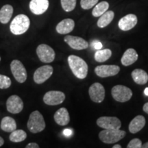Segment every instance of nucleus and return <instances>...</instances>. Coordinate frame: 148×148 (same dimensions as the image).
<instances>
[{"mask_svg": "<svg viewBox=\"0 0 148 148\" xmlns=\"http://www.w3.org/2000/svg\"><path fill=\"white\" fill-rule=\"evenodd\" d=\"M12 82L10 77L4 75L0 74V88L1 89H6L11 86Z\"/></svg>", "mask_w": 148, "mask_h": 148, "instance_id": "29", "label": "nucleus"}, {"mask_svg": "<svg viewBox=\"0 0 148 148\" xmlns=\"http://www.w3.org/2000/svg\"><path fill=\"white\" fill-rule=\"evenodd\" d=\"M99 0H81L80 5L84 10H89L97 4Z\"/></svg>", "mask_w": 148, "mask_h": 148, "instance_id": "30", "label": "nucleus"}, {"mask_svg": "<svg viewBox=\"0 0 148 148\" xmlns=\"http://www.w3.org/2000/svg\"><path fill=\"white\" fill-rule=\"evenodd\" d=\"M53 69L51 65L47 64L38 68L34 73V81L38 84H42L47 81L53 74Z\"/></svg>", "mask_w": 148, "mask_h": 148, "instance_id": "9", "label": "nucleus"}, {"mask_svg": "<svg viewBox=\"0 0 148 148\" xmlns=\"http://www.w3.org/2000/svg\"><path fill=\"white\" fill-rule=\"evenodd\" d=\"M88 93L90 99L95 103L102 102L105 98V89L100 83L95 82L90 86Z\"/></svg>", "mask_w": 148, "mask_h": 148, "instance_id": "11", "label": "nucleus"}, {"mask_svg": "<svg viewBox=\"0 0 148 148\" xmlns=\"http://www.w3.org/2000/svg\"><path fill=\"white\" fill-rule=\"evenodd\" d=\"M127 148H140L142 147V142L139 138H133L127 145Z\"/></svg>", "mask_w": 148, "mask_h": 148, "instance_id": "31", "label": "nucleus"}, {"mask_svg": "<svg viewBox=\"0 0 148 148\" xmlns=\"http://www.w3.org/2000/svg\"><path fill=\"white\" fill-rule=\"evenodd\" d=\"M75 27V22L71 18H65L56 25V32L60 34H69L73 31Z\"/></svg>", "mask_w": 148, "mask_h": 148, "instance_id": "17", "label": "nucleus"}, {"mask_svg": "<svg viewBox=\"0 0 148 148\" xmlns=\"http://www.w3.org/2000/svg\"><path fill=\"white\" fill-rule=\"evenodd\" d=\"M30 25V20L25 14H18L12 20L10 25V32L14 35H21L27 32Z\"/></svg>", "mask_w": 148, "mask_h": 148, "instance_id": "2", "label": "nucleus"}, {"mask_svg": "<svg viewBox=\"0 0 148 148\" xmlns=\"http://www.w3.org/2000/svg\"><path fill=\"white\" fill-rule=\"evenodd\" d=\"M3 143H4V140H3V138L2 137L0 136V147L2 146L3 145Z\"/></svg>", "mask_w": 148, "mask_h": 148, "instance_id": "36", "label": "nucleus"}, {"mask_svg": "<svg viewBox=\"0 0 148 148\" xmlns=\"http://www.w3.org/2000/svg\"><path fill=\"white\" fill-rule=\"evenodd\" d=\"M1 128L6 132H12L16 129L15 120L10 116H5L1 121Z\"/></svg>", "mask_w": 148, "mask_h": 148, "instance_id": "23", "label": "nucleus"}, {"mask_svg": "<svg viewBox=\"0 0 148 148\" xmlns=\"http://www.w3.org/2000/svg\"><path fill=\"white\" fill-rule=\"evenodd\" d=\"M27 125L29 130L34 134L42 132L45 128L43 116L38 110L33 111L30 114Z\"/></svg>", "mask_w": 148, "mask_h": 148, "instance_id": "3", "label": "nucleus"}, {"mask_svg": "<svg viewBox=\"0 0 148 148\" xmlns=\"http://www.w3.org/2000/svg\"><path fill=\"white\" fill-rule=\"evenodd\" d=\"M111 94L114 100L119 102H125L131 99L132 91L123 85H116L111 90Z\"/></svg>", "mask_w": 148, "mask_h": 148, "instance_id": "5", "label": "nucleus"}, {"mask_svg": "<svg viewBox=\"0 0 148 148\" xmlns=\"http://www.w3.org/2000/svg\"><path fill=\"white\" fill-rule=\"evenodd\" d=\"M53 118H54L56 123L57 124L62 125V126L67 125L70 121L69 112H68L67 109H66L65 108H61L58 109L55 112Z\"/></svg>", "mask_w": 148, "mask_h": 148, "instance_id": "18", "label": "nucleus"}, {"mask_svg": "<svg viewBox=\"0 0 148 148\" xmlns=\"http://www.w3.org/2000/svg\"><path fill=\"white\" fill-rule=\"evenodd\" d=\"M10 69L12 75L16 81L23 83L27 79V71L21 61L14 60L10 63Z\"/></svg>", "mask_w": 148, "mask_h": 148, "instance_id": "7", "label": "nucleus"}, {"mask_svg": "<svg viewBox=\"0 0 148 148\" xmlns=\"http://www.w3.org/2000/svg\"><path fill=\"white\" fill-rule=\"evenodd\" d=\"M137 22V16L134 14H128L119 20L118 26L122 31H128L136 26Z\"/></svg>", "mask_w": 148, "mask_h": 148, "instance_id": "15", "label": "nucleus"}, {"mask_svg": "<svg viewBox=\"0 0 148 148\" xmlns=\"http://www.w3.org/2000/svg\"><path fill=\"white\" fill-rule=\"evenodd\" d=\"M109 8V3L107 1H101L97 3L92 11V16L95 17H99L101 15L106 12Z\"/></svg>", "mask_w": 148, "mask_h": 148, "instance_id": "25", "label": "nucleus"}, {"mask_svg": "<svg viewBox=\"0 0 148 148\" xmlns=\"http://www.w3.org/2000/svg\"><path fill=\"white\" fill-rule=\"evenodd\" d=\"M36 54L39 60L45 63H50L55 59L56 53L50 46L41 44L36 48Z\"/></svg>", "mask_w": 148, "mask_h": 148, "instance_id": "6", "label": "nucleus"}, {"mask_svg": "<svg viewBox=\"0 0 148 148\" xmlns=\"http://www.w3.org/2000/svg\"><path fill=\"white\" fill-rule=\"evenodd\" d=\"M143 110L145 112H146V113L148 114V102L145 103V104H144V106L143 107Z\"/></svg>", "mask_w": 148, "mask_h": 148, "instance_id": "35", "label": "nucleus"}, {"mask_svg": "<svg viewBox=\"0 0 148 148\" xmlns=\"http://www.w3.org/2000/svg\"><path fill=\"white\" fill-rule=\"evenodd\" d=\"M138 60V53L132 48L127 49L121 58V64L124 66H130Z\"/></svg>", "mask_w": 148, "mask_h": 148, "instance_id": "20", "label": "nucleus"}, {"mask_svg": "<svg viewBox=\"0 0 148 148\" xmlns=\"http://www.w3.org/2000/svg\"><path fill=\"white\" fill-rule=\"evenodd\" d=\"M49 5V0H31L29 6L33 14L40 15L47 11Z\"/></svg>", "mask_w": 148, "mask_h": 148, "instance_id": "16", "label": "nucleus"}, {"mask_svg": "<svg viewBox=\"0 0 148 148\" xmlns=\"http://www.w3.org/2000/svg\"><path fill=\"white\" fill-rule=\"evenodd\" d=\"M0 60H1V57H0Z\"/></svg>", "mask_w": 148, "mask_h": 148, "instance_id": "40", "label": "nucleus"}, {"mask_svg": "<svg viewBox=\"0 0 148 148\" xmlns=\"http://www.w3.org/2000/svg\"><path fill=\"white\" fill-rule=\"evenodd\" d=\"M65 99V95L63 92L58 90L48 91L43 96V101L49 106H56L62 103Z\"/></svg>", "mask_w": 148, "mask_h": 148, "instance_id": "10", "label": "nucleus"}, {"mask_svg": "<svg viewBox=\"0 0 148 148\" xmlns=\"http://www.w3.org/2000/svg\"><path fill=\"white\" fill-rule=\"evenodd\" d=\"M114 16V13L112 10H107L106 12H104L102 15L99 16V19L97 21V26L100 28H103L108 25L112 20H113Z\"/></svg>", "mask_w": 148, "mask_h": 148, "instance_id": "24", "label": "nucleus"}, {"mask_svg": "<svg viewBox=\"0 0 148 148\" xmlns=\"http://www.w3.org/2000/svg\"><path fill=\"white\" fill-rule=\"evenodd\" d=\"M68 63L71 71L79 79H84L88 74V65L80 57L71 55L68 57Z\"/></svg>", "mask_w": 148, "mask_h": 148, "instance_id": "1", "label": "nucleus"}, {"mask_svg": "<svg viewBox=\"0 0 148 148\" xmlns=\"http://www.w3.org/2000/svg\"><path fill=\"white\" fill-rule=\"evenodd\" d=\"M77 0H60L62 8L65 12H71L76 5Z\"/></svg>", "mask_w": 148, "mask_h": 148, "instance_id": "28", "label": "nucleus"}, {"mask_svg": "<svg viewBox=\"0 0 148 148\" xmlns=\"http://www.w3.org/2000/svg\"><path fill=\"white\" fill-rule=\"evenodd\" d=\"M92 45L93 46L94 48L97 50H99V49H101V47H102V44L99 41H95L92 43Z\"/></svg>", "mask_w": 148, "mask_h": 148, "instance_id": "32", "label": "nucleus"}, {"mask_svg": "<svg viewBox=\"0 0 148 148\" xmlns=\"http://www.w3.org/2000/svg\"><path fill=\"white\" fill-rule=\"evenodd\" d=\"M13 14V7L11 5H4L0 10V22L2 24H6L10 21Z\"/></svg>", "mask_w": 148, "mask_h": 148, "instance_id": "22", "label": "nucleus"}, {"mask_svg": "<svg viewBox=\"0 0 148 148\" xmlns=\"http://www.w3.org/2000/svg\"><path fill=\"white\" fill-rule=\"evenodd\" d=\"M111 56H112V51L110 49H99L95 52L94 58L98 62H103L108 60L111 57Z\"/></svg>", "mask_w": 148, "mask_h": 148, "instance_id": "27", "label": "nucleus"}, {"mask_svg": "<svg viewBox=\"0 0 148 148\" xmlns=\"http://www.w3.org/2000/svg\"><path fill=\"white\" fill-rule=\"evenodd\" d=\"M145 125V119L143 116L138 115L131 121L129 124V131L132 134L137 133L143 128Z\"/></svg>", "mask_w": 148, "mask_h": 148, "instance_id": "19", "label": "nucleus"}, {"mask_svg": "<svg viewBox=\"0 0 148 148\" xmlns=\"http://www.w3.org/2000/svg\"><path fill=\"white\" fill-rule=\"evenodd\" d=\"M63 134L65 136H67V137H69V136H70L72 134V130L71 129H69V128L65 129L63 131Z\"/></svg>", "mask_w": 148, "mask_h": 148, "instance_id": "33", "label": "nucleus"}, {"mask_svg": "<svg viewBox=\"0 0 148 148\" xmlns=\"http://www.w3.org/2000/svg\"><path fill=\"white\" fill-rule=\"evenodd\" d=\"M26 148H39V145L36 143H30L26 145Z\"/></svg>", "mask_w": 148, "mask_h": 148, "instance_id": "34", "label": "nucleus"}, {"mask_svg": "<svg viewBox=\"0 0 148 148\" xmlns=\"http://www.w3.org/2000/svg\"><path fill=\"white\" fill-rule=\"evenodd\" d=\"M133 80L137 84H145L148 81V74L143 69H136L131 73Z\"/></svg>", "mask_w": 148, "mask_h": 148, "instance_id": "21", "label": "nucleus"}, {"mask_svg": "<svg viewBox=\"0 0 148 148\" xmlns=\"http://www.w3.org/2000/svg\"><path fill=\"white\" fill-rule=\"evenodd\" d=\"M27 138V134L23 130H15L10 132L9 139L14 143H19L25 140Z\"/></svg>", "mask_w": 148, "mask_h": 148, "instance_id": "26", "label": "nucleus"}, {"mask_svg": "<svg viewBox=\"0 0 148 148\" xmlns=\"http://www.w3.org/2000/svg\"><path fill=\"white\" fill-rule=\"evenodd\" d=\"M126 134L125 131L121 130H106L99 133V138L103 143L107 144L115 143L124 138Z\"/></svg>", "mask_w": 148, "mask_h": 148, "instance_id": "4", "label": "nucleus"}, {"mask_svg": "<svg viewBox=\"0 0 148 148\" xmlns=\"http://www.w3.org/2000/svg\"><path fill=\"white\" fill-rule=\"evenodd\" d=\"M64 40L72 49L75 50H82L88 47V42L79 36L67 35L64 38Z\"/></svg>", "mask_w": 148, "mask_h": 148, "instance_id": "13", "label": "nucleus"}, {"mask_svg": "<svg viewBox=\"0 0 148 148\" xmlns=\"http://www.w3.org/2000/svg\"><path fill=\"white\" fill-rule=\"evenodd\" d=\"M120 67L117 65H99L96 66L95 73L100 77L114 76L119 73Z\"/></svg>", "mask_w": 148, "mask_h": 148, "instance_id": "14", "label": "nucleus"}, {"mask_svg": "<svg viewBox=\"0 0 148 148\" xmlns=\"http://www.w3.org/2000/svg\"><path fill=\"white\" fill-rule=\"evenodd\" d=\"M142 147H143V148H148V142H147V143H145L144 144H142Z\"/></svg>", "mask_w": 148, "mask_h": 148, "instance_id": "37", "label": "nucleus"}, {"mask_svg": "<svg viewBox=\"0 0 148 148\" xmlns=\"http://www.w3.org/2000/svg\"><path fill=\"white\" fill-rule=\"evenodd\" d=\"M97 125L106 130H119L121 128V121L116 116H101L97 120Z\"/></svg>", "mask_w": 148, "mask_h": 148, "instance_id": "8", "label": "nucleus"}, {"mask_svg": "<svg viewBox=\"0 0 148 148\" xmlns=\"http://www.w3.org/2000/svg\"><path fill=\"white\" fill-rule=\"evenodd\" d=\"M6 108L12 114H18L23 109V102L19 96L13 95L8 97L6 101Z\"/></svg>", "mask_w": 148, "mask_h": 148, "instance_id": "12", "label": "nucleus"}, {"mask_svg": "<svg viewBox=\"0 0 148 148\" xmlns=\"http://www.w3.org/2000/svg\"><path fill=\"white\" fill-rule=\"evenodd\" d=\"M144 93H145V95L148 96V88H146L145 90H144Z\"/></svg>", "mask_w": 148, "mask_h": 148, "instance_id": "38", "label": "nucleus"}, {"mask_svg": "<svg viewBox=\"0 0 148 148\" xmlns=\"http://www.w3.org/2000/svg\"><path fill=\"white\" fill-rule=\"evenodd\" d=\"M112 148H121V146L120 145H115L112 147Z\"/></svg>", "mask_w": 148, "mask_h": 148, "instance_id": "39", "label": "nucleus"}]
</instances>
